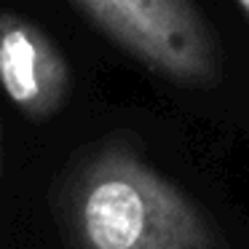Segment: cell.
<instances>
[{
    "label": "cell",
    "instance_id": "1",
    "mask_svg": "<svg viewBox=\"0 0 249 249\" xmlns=\"http://www.w3.org/2000/svg\"><path fill=\"white\" fill-rule=\"evenodd\" d=\"M75 249H228L206 214L126 150L86 163L67 193Z\"/></svg>",
    "mask_w": 249,
    "mask_h": 249
},
{
    "label": "cell",
    "instance_id": "2",
    "mask_svg": "<svg viewBox=\"0 0 249 249\" xmlns=\"http://www.w3.org/2000/svg\"><path fill=\"white\" fill-rule=\"evenodd\" d=\"M129 54L179 83H209L217 49L190 0H78Z\"/></svg>",
    "mask_w": 249,
    "mask_h": 249
},
{
    "label": "cell",
    "instance_id": "3",
    "mask_svg": "<svg viewBox=\"0 0 249 249\" xmlns=\"http://www.w3.org/2000/svg\"><path fill=\"white\" fill-rule=\"evenodd\" d=\"M0 83L30 115H49L67 86V70L40 30L17 17H0Z\"/></svg>",
    "mask_w": 249,
    "mask_h": 249
}]
</instances>
